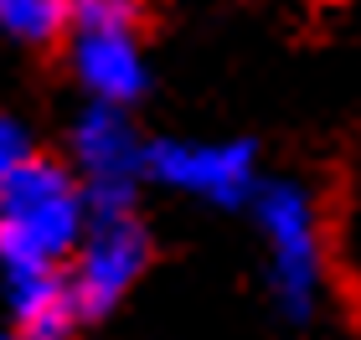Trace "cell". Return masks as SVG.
Instances as JSON below:
<instances>
[{
    "label": "cell",
    "instance_id": "obj_1",
    "mask_svg": "<svg viewBox=\"0 0 361 340\" xmlns=\"http://www.w3.org/2000/svg\"><path fill=\"white\" fill-rule=\"evenodd\" d=\"M88 227V196L78 175L57 160L16 165L0 181V273L68 268Z\"/></svg>",
    "mask_w": 361,
    "mask_h": 340
},
{
    "label": "cell",
    "instance_id": "obj_2",
    "mask_svg": "<svg viewBox=\"0 0 361 340\" xmlns=\"http://www.w3.org/2000/svg\"><path fill=\"white\" fill-rule=\"evenodd\" d=\"M258 237L269 258V294L289 320H310L325 294V232L315 196L294 181H274L253 191Z\"/></svg>",
    "mask_w": 361,
    "mask_h": 340
},
{
    "label": "cell",
    "instance_id": "obj_3",
    "mask_svg": "<svg viewBox=\"0 0 361 340\" xmlns=\"http://www.w3.org/2000/svg\"><path fill=\"white\" fill-rule=\"evenodd\" d=\"M145 263H150V232L140 227L135 206L124 212H88V227L78 237V248L68 258V289L78 315H109L119 310V299L140 284Z\"/></svg>",
    "mask_w": 361,
    "mask_h": 340
},
{
    "label": "cell",
    "instance_id": "obj_4",
    "mask_svg": "<svg viewBox=\"0 0 361 340\" xmlns=\"http://www.w3.org/2000/svg\"><path fill=\"white\" fill-rule=\"evenodd\" d=\"M145 175L180 196L238 206L258 191V155L248 139H160L145 144Z\"/></svg>",
    "mask_w": 361,
    "mask_h": 340
},
{
    "label": "cell",
    "instance_id": "obj_5",
    "mask_svg": "<svg viewBox=\"0 0 361 340\" xmlns=\"http://www.w3.org/2000/svg\"><path fill=\"white\" fill-rule=\"evenodd\" d=\"M73 175L88 196V212H124L135 206V186L145 175V139L124 108L93 103L73 129Z\"/></svg>",
    "mask_w": 361,
    "mask_h": 340
},
{
    "label": "cell",
    "instance_id": "obj_6",
    "mask_svg": "<svg viewBox=\"0 0 361 340\" xmlns=\"http://www.w3.org/2000/svg\"><path fill=\"white\" fill-rule=\"evenodd\" d=\"M73 77L83 83V93L93 103H109V108L135 103L145 93V83H150L135 31H119V26L78 31L73 37Z\"/></svg>",
    "mask_w": 361,
    "mask_h": 340
},
{
    "label": "cell",
    "instance_id": "obj_7",
    "mask_svg": "<svg viewBox=\"0 0 361 340\" xmlns=\"http://www.w3.org/2000/svg\"><path fill=\"white\" fill-rule=\"evenodd\" d=\"M6 284V304L16 315V330L37 335V340H68L78 315L73 304V289H68V273L62 268H31V273H0Z\"/></svg>",
    "mask_w": 361,
    "mask_h": 340
},
{
    "label": "cell",
    "instance_id": "obj_8",
    "mask_svg": "<svg viewBox=\"0 0 361 340\" xmlns=\"http://www.w3.org/2000/svg\"><path fill=\"white\" fill-rule=\"evenodd\" d=\"M68 26V0H0V31L26 46L57 42Z\"/></svg>",
    "mask_w": 361,
    "mask_h": 340
},
{
    "label": "cell",
    "instance_id": "obj_9",
    "mask_svg": "<svg viewBox=\"0 0 361 340\" xmlns=\"http://www.w3.org/2000/svg\"><path fill=\"white\" fill-rule=\"evenodd\" d=\"M145 11V0H68V21L78 31H93V26H119V31H135Z\"/></svg>",
    "mask_w": 361,
    "mask_h": 340
},
{
    "label": "cell",
    "instance_id": "obj_10",
    "mask_svg": "<svg viewBox=\"0 0 361 340\" xmlns=\"http://www.w3.org/2000/svg\"><path fill=\"white\" fill-rule=\"evenodd\" d=\"M31 160V139H26V129L11 119V113H0V181L16 170V165H26Z\"/></svg>",
    "mask_w": 361,
    "mask_h": 340
},
{
    "label": "cell",
    "instance_id": "obj_11",
    "mask_svg": "<svg viewBox=\"0 0 361 340\" xmlns=\"http://www.w3.org/2000/svg\"><path fill=\"white\" fill-rule=\"evenodd\" d=\"M0 340H37V335H26V330H0Z\"/></svg>",
    "mask_w": 361,
    "mask_h": 340
}]
</instances>
